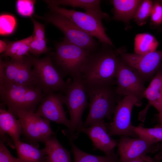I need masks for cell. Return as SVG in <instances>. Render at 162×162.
<instances>
[{
  "mask_svg": "<svg viewBox=\"0 0 162 162\" xmlns=\"http://www.w3.org/2000/svg\"><path fill=\"white\" fill-rule=\"evenodd\" d=\"M102 44L91 53L82 69L81 76L85 86L116 82L120 49Z\"/></svg>",
  "mask_w": 162,
  "mask_h": 162,
  "instance_id": "1",
  "label": "cell"
},
{
  "mask_svg": "<svg viewBox=\"0 0 162 162\" xmlns=\"http://www.w3.org/2000/svg\"><path fill=\"white\" fill-rule=\"evenodd\" d=\"M85 86L89 108L82 128L104 118H110L117 104L124 97L117 92L116 82Z\"/></svg>",
  "mask_w": 162,
  "mask_h": 162,
  "instance_id": "2",
  "label": "cell"
},
{
  "mask_svg": "<svg viewBox=\"0 0 162 162\" xmlns=\"http://www.w3.org/2000/svg\"><path fill=\"white\" fill-rule=\"evenodd\" d=\"M45 95L38 87L0 82L2 104L15 116L19 111L35 112Z\"/></svg>",
  "mask_w": 162,
  "mask_h": 162,
  "instance_id": "3",
  "label": "cell"
},
{
  "mask_svg": "<svg viewBox=\"0 0 162 162\" xmlns=\"http://www.w3.org/2000/svg\"><path fill=\"white\" fill-rule=\"evenodd\" d=\"M64 93V102L67 106L70 116V126L64 134L69 139L73 140L75 132L80 133L83 123L82 121L83 113L89 104L86 87L81 76L73 79Z\"/></svg>",
  "mask_w": 162,
  "mask_h": 162,
  "instance_id": "4",
  "label": "cell"
},
{
  "mask_svg": "<svg viewBox=\"0 0 162 162\" xmlns=\"http://www.w3.org/2000/svg\"><path fill=\"white\" fill-rule=\"evenodd\" d=\"M78 46L63 41L57 44L52 58L54 65L63 77L71 79L81 76L91 53Z\"/></svg>",
  "mask_w": 162,
  "mask_h": 162,
  "instance_id": "5",
  "label": "cell"
},
{
  "mask_svg": "<svg viewBox=\"0 0 162 162\" xmlns=\"http://www.w3.org/2000/svg\"><path fill=\"white\" fill-rule=\"evenodd\" d=\"M33 71L37 86L45 95L56 92L65 93L71 82L64 80L63 76L54 64L51 57L42 58L31 56Z\"/></svg>",
  "mask_w": 162,
  "mask_h": 162,
  "instance_id": "6",
  "label": "cell"
},
{
  "mask_svg": "<svg viewBox=\"0 0 162 162\" xmlns=\"http://www.w3.org/2000/svg\"><path fill=\"white\" fill-rule=\"evenodd\" d=\"M29 55L22 58L0 62V82L38 87Z\"/></svg>",
  "mask_w": 162,
  "mask_h": 162,
  "instance_id": "7",
  "label": "cell"
},
{
  "mask_svg": "<svg viewBox=\"0 0 162 162\" xmlns=\"http://www.w3.org/2000/svg\"><path fill=\"white\" fill-rule=\"evenodd\" d=\"M45 2L52 12L67 17L82 31L93 37L96 38L102 44L114 47L106 33L102 22V20L85 12L67 9Z\"/></svg>",
  "mask_w": 162,
  "mask_h": 162,
  "instance_id": "8",
  "label": "cell"
},
{
  "mask_svg": "<svg viewBox=\"0 0 162 162\" xmlns=\"http://www.w3.org/2000/svg\"><path fill=\"white\" fill-rule=\"evenodd\" d=\"M119 57L145 83L152 79L160 67L162 50L140 55L127 53L120 49Z\"/></svg>",
  "mask_w": 162,
  "mask_h": 162,
  "instance_id": "9",
  "label": "cell"
},
{
  "mask_svg": "<svg viewBox=\"0 0 162 162\" xmlns=\"http://www.w3.org/2000/svg\"><path fill=\"white\" fill-rule=\"evenodd\" d=\"M44 18L62 31L64 35L63 41L90 52L98 49V44L94 37L82 31L67 17L52 12Z\"/></svg>",
  "mask_w": 162,
  "mask_h": 162,
  "instance_id": "10",
  "label": "cell"
},
{
  "mask_svg": "<svg viewBox=\"0 0 162 162\" xmlns=\"http://www.w3.org/2000/svg\"><path fill=\"white\" fill-rule=\"evenodd\" d=\"M21 122L22 134L31 144L38 147L39 142H44L54 134L50 121L33 111H20L15 115Z\"/></svg>",
  "mask_w": 162,
  "mask_h": 162,
  "instance_id": "11",
  "label": "cell"
},
{
  "mask_svg": "<svg viewBox=\"0 0 162 162\" xmlns=\"http://www.w3.org/2000/svg\"><path fill=\"white\" fill-rule=\"evenodd\" d=\"M134 105L138 106L137 99L132 96L123 97L116 106L112 121L108 125L109 134L111 136L122 135L136 138L137 135L133 130L131 114Z\"/></svg>",
  "mask_w": 162,
  "mask_h": 162,
  "instance_id": "12",
  "label": "cell"
},
{
  "mask_svg": "<svg viewBox=\"0 0 162 162\" xmlns=\"http://www.w3.org/2000/svg\"><path fill=\"white\" fill-rule=\"evenodd\" d=\"M116 91L124 97L132 96L137 100L138 106L141 105L146 89L144 83L120 59H118L115 77Z\"/></svg>",
  "mask_w": 162,
  "mask_h": 162,
  "instance_id": "13",
  "label": "cell"
},
{
  "mask_svg": "<svg viewBox=\"0 0 162 162\" xmlns=\"http://www.w3.org/2000/svg\"><path fill=\"white\" fill-rule=\"evenodd\" d=\"M64 95L61 92L51 93L45 95L35 112L41 117L58 124L70 126V121L66 115L63 104Z\"/></svg>",
  "mask_w": 162,
  "mask_h": 162,
  "instance_id": "14",
  "label": "cell"
},
{
  "mask_svg": "<svg viewBox=\"0 0 162 162\" xmlns=\"http://www.w3.org/2000/svg\"><path fill=\"white\" fill-rule=\"evenodd\" d=\"M119 162H127L148 153L159 150V144H154L140 137L123 136L118 144Z\"/></svg>",
  "mask_w": 162,
  "mask_h": 162,
  "instance_id": "15",
  "label": "cell"
},
{
  "mask_svg": "<svg viewBox=\"0 0 162 162\" xmlns=\"http://www.w3.org/2000/svg\"><path fill=\"white\" fill-rule=\"evenodd\" d=\"M87 134L91 139L94 150H99L105 155L114 152L116 142L109 134L108 125L103 120L95 122L86 127L82 128L80 133Z\"/></svg>",
  "mask_w": 162,
  "mask_h": 162,
  "instance_id": "16",
  "label": "cell"
},
{
  "mask_svg": "<svg viewBox=\"0 0 162 162\" xmlns=\"http://www.w3.org/2000/svg\"><path fill=\"white\" fill-rule=\"evenodd\" d=\"M22 133V125L19 119L11 112L4 109H0V140L4 142L7 141L5 135L8 134L14 142L20 140Z\"/></svg>",
  "mask_w": 162,
  "mask_h": 162,
  "instance_id": "17",
  "label": "cell"
},
{
  "mask_svg": "<svg viewBox=\"0 0 162 162\" xmlns=\"http://www.w3.org/2000/svg\"><path fill=\"white\" fill-rule=\"evenodd\" d=\"M142 1V0L110 1V3L113 7V19L129 25L130 21L133 19Z\"/></svg>",
  "mask_w": 162,
  "mask_h": 162,
  "instance_id": "18",
  "label": "cell"
},
{
  "mask_svg": "<svg viewBox=\"0 0 162 162\" xmlns=\"http://www.w3.org/2000/svg\"><path fill=\"white\" fill-rule=\"evenodd\" d=\"M46 2L59 6L63 5L84 9L85 12L101 20L107 19L109 15L103 12L100 8L101 1L99 0H54Z\"/></svg>",
  "mask_w": 162,
  "mask_h": 162,
  "instance_id": "19",
  "label": "cell"
},
{
  "mask_svg": "<svg viewBox=\"0 0 162 162\" xmlns=\"http://www.w3.org/2000/svg\"><path fill=\"white\" fill-rule=\"evenodd\" d=\"M148 101L149 107L152 106L158 113L162 110V64L158 71L146 88L144 94Z\"/></svg>",
  "mask_w": 162,
  "mask_h": 162,
  "instance_id": "20",
  "label": "cell"
},
{
  "mask_svg": "<svg viewBox=\"0 0 162 162\" xmlns=\"http://www.w3.org/2000/svg\"><path fill=\"white\" fill-rule=\"evenodd\" d=\"M46 155V162H72L70 152L59 142L54 135L44 142Z\"/></svg>",
  "mask_w": 162,
  "mask_h": 162,
  "instance_id": "21",
  "label": "cell"
},
{
  "mask_svg": "<svg viewBox=\"0 0 162 162\" xmlns=\"http://www.w3.org/2000/svg\"><path fill=\"white\" fill-rule=\"evenodd\" d=\"M18 158L22 162H46V155L43 148L40 149L20 140L14 142Z\"/></svg>",
  "mask_w": 162,
  "mask_h": 162,
  "instance_id": "22",
  "label": "cell"
},
{
  "mask_svg": "<svg viewBox=\"0 0 162 162\" xmlns=\"http://www.w3.org/2000/svg\"><path fill=\"white\" fill-rule=\"evenodd\" d=\"M69 141L74 162H119L118 156L114 151L104 156L94 155L80 149L74 143L73 140H69Z\"/></svg>",
  "mask_w": 162,
  "mask_h": 162,
  "instance_id": "23",
  "label": "cell"
},
{
  "mask_svg": "<svg viewBox=\"0 0 162 162\" xmlns=\"http://www.w3.org/2000/svg\"><path fill=\"white\" fill-rule=\"evenodd\" d=\"M159 43L156 38L148 32L136 35L134 39V51L135 53L143 55L156 50Z\"/></svg>",
  "mask_w": 162,
  "mask_h": 162,
  "instance_id": "24",
  "label": "cell"
},
{
  "mask_svg": "<svg viewBox=\"0 0 162 162\" xmlns=\"http://www.w3.org/2000/svg\"><path fill=\"white\" fill-rule=\"evenodd\" d=\"M133 130L138 136L154 144L162 142V125L152 128L133 126Z\"/></svg>",
  "mask_w": 162,
  "mask_h": 162,
  "instance_id": "25",
  "label": "cell"
},
{
  "mask_svg": "<svg viewBox=\"0 0 162 162\" xmlns=\"http://www.w3.org/2000/svg\"><path fill=\"white\" fill-rule=\"evenodd\" d=\"M153 4V1L143 0L138 7L133 20L139 26L145 24L150 17Z\"/></svg>",
  "mask_w": 162,
  "mask_h": 162,
  "instance_id": "26",
  "label": "cell"
},
{
  "mask_svg": "<svg viewBox=\"0 0 162 162\" xmlns=\"http://www.w3.org/2000/svg\"><path fill=\"white\" fill-rule=\"evenodd\" d=\"M16 26L15 18L11 15L4 14L0 16V33L1 35H8L14 31Z\"/></svg>",
  "mask_w": 162,
  "mask_h": 162,
  "instance_id": "27",
  "label": "cell"
},
{
  "mask_svg": "<svg viewBox=\"0 0 162 162\" xmlns=\"http://www.w3.org/2000/svg\"><path fill=\"white\" fill-rule=\"evenodd\" d=\"M35 0H18L16 2V8L17 13L24 17H31L34 13Z\"/></svg>",
  "mask_w": 162,
  "mask_h": 162,
  "instance_id": "28",
  "label": "cell"
},
{
  "mask_svg": "<svg viewBox=\"0 0 162 162\" xmlns=\"http://www.w3.org/2000/svg\"><path fill=\"white\" fill-rule=\"evenodd\" d=\"M150 24L156 27L162 25V4L159 0L153 1V4L150 16Z\"/></svg>",
  "mask_w": 162,
  "mask_h": 162,
  "instance_id": "29",
  "label": "cell"
},
{
  "mask_svg": "<svg viewBox=\"0 0 162 162\" xmlns=\"http://www.w3.org/2000/svg\"><path fill=\"white\" fill-rule=\"evenodd\" d=\"M46 43V39H37L33 36L30 44L29 53L37 56L47 52L49 49Z\"/></svg>",
  "mask_w": 162,
  "mask_h": 162,
  "instance_id": "30",
  "label": "cell"
},
{
  "mask_svg": "<svg viewBox=\"0 0 162 162\" xmlns=\"http://www.w3.org/2000/svg\"><path fill=\"white\" fill-rule=\"evenodd\" d=\"M0 162H22L18 158L13 156L6 146L4 142L0 140Z\"/></svg>",
  "mask_w": 162,
  "mask_h": 162,
  "instance_id": "31",
  "label": "cell"
},
{
  "mask_svg": "<svg viewBox=\"0 0 162 162\" xmlns=\"http://www.w3.org/2000/svg\"><path fill=\"white\" fill-rule=\"evenodd\" d=\"M26 38L21 40L9 42L6 50L2 54L3 57H9L13 59L22 44L25 41Z\"/></svg>",
  "mask_w": 162,
  "mask_h": 162,
  "instance_id": "32",
  "label": "cell"
},
{
  "mask_svg": "<svg viewBox=\"0 0 162 162\" xmlns=\"http://www.w3.org/2000/svg\"><path fill=\"white\" fill-rule=\"evenodd\" d=\"M33 36V34L26 38L25 41L21 45L13 58L11 59H20L29 55L30 44Z\"/></svg>",
  "mask_w": 162,
  "mask_h": 162,
  "instance_id": "33",
  "label": "cell"
},
{
  "mask_svg": "<svg viewBox=\"0 0 162 162\" xmlns=\"http://www.w3.org/2000/svg\"><path fill=\"white\" fill-rule=\"evenodd\" d=\"M31 19L34 25L33 34L34 37L37 39H46L44 25L37 21L32 17Z\"/></svg>",
  "mask_w": 162,
  "mask_h": 162,
  "instance_id": "34",
  "label": "cell"
},
{
  "mask_svg": "<svg viewBox=\"0 0 162 162\" xmlns=\"http://www.w3.org/2000/svg\"><path fill=\"white\" fill-rule=\"evenodd\" d=\"M8 43H7L4 40H0V53H3L6 50L8 47Z\"/></svg>",
  "mask_w": 162,
  "mask_h": 162,
  "instance_id": "35",
  "label": "cell"
},
{
  "mask_svg": "<svg viewBox=\"0 0 162 162\" xmlns=\"http://www.w3.org/2000/svg\"><path fill=\"white\" fill-rule=\"evenodd\" d=\"M159 150V152L155 156L154 160L153 159L155 162H158L162 159V144L160 145Z\"/></svg>",
  "mask_w": 162,
  "mask_h": 162,
  "instance_id": "36",
  "label": "cell"
},
{
  "mask_svg": "<svg viewBox=\"0 0 162 162\" xmlns=\"http://www.w3.org/2000/svg\"><path fill=\"white\" fill-rule=\"evenodd\" d=\"M142 158L146 162H155L153 160L146 154L142 155Z\"/></svg>",
  "mask_w": 162,
  "mask_h": 162,
  "instance_id": "37",
  "label": "cell"
},
{
  "mask_svg": "<svg viewBox=\"0 0 162 162\" xmlns=\"http://www.w3.org/2000/svg\"><path fill=\"white\" fill-rule=\"evenodd\" d=\"M127 162H146L141 157H140Z\"/></svg>",
  "mask_w": 162,
  "mask_h": 162,
  "instance_id": "38",
  "label": "cell"
},
{
  "mask_svg": "<svg viewBox=\"0 0 162 162\" xmlns=\"http://www.w3.org/2000/svg\"><path fill=\"white\" fill-rule=\"evenodd\" d=\"M159 119L160 125H162V110L159 113Z\"/></svg>",
  "mask_w": 162,
  "mask_h": 162,
  "instance_id": "39",
  "label": "cell"
},
{
  "mask_svg": "<svg viewBox=\"0 0 162 162\" xmlns=\"http://www.w3.org/2000/svg\"><path fill=\"white\" fill-rule=\"evenodd\" d=\"M159 1L160 2V3L162 4V0H159Z\"/></svg>",
  "mask_w": 162,
  "mask_h": 162,
  "instance_id": "40",
  "label": "cell"
},
{
  "mask_svg": "<svg viewBox=\"0 0 162 162\" xmlns=\"http://www.w3.org/2000/svg\"><path fill=\"white\" fill-rule=\"evenodd\" d=\"M159 30L160 31H162V26L160 28Z\"/></svg>",
  "mask_w": 162,
  "mask_h": 162,
  "instance_id": "41",
  "label": "cell"
}]
</instances>
